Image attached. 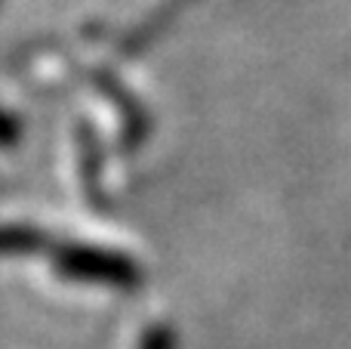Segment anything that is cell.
<instances>
[{"label":"cell","instance_id":"obj_1","mask_svg":"<svg viewBox=\"0 0 351 349\" xmlns=\"http://www.w3.org/2000/svg\"><path fill=\"white\" fill-rule=\"evenodd\" d=\"M49 263L65 282L99 284V288L133 291L142 284V269L130 254L99 245H49Z\"/></svg>","mask_w":351,"mask_h":349},{"label":"cell","instance_id":"obj_2","mask_svg":"<svg viewBox=\"0 0 351 349\" xmlns=\"http://www.w3.org/2000/svg\"><path fill=\"white\" fill-rule=\"evenodd\" d=\"M93 84L99 87V93H105L108 99H114V111L121 115V146L123 148H136L145 142L148 136V124H152V117H148V111L142 109V102L133 96V93L127 90L123 84H117L114 74L108 71H93Z\"/></svg>","mask_w":351,"mask_h":349},{"label":"cell","instance_id":"obj_3","mask_svg":"<svg viewBox=\"0 0 351 349\" xmlns=\"http://www.w3.org/2000/svg\"><path fill=\"white\" fill-rule=\"evenodd\" d=\"M191 3H194V0H160V3L154 6V10L148 12L145 19H139V22L130 28V34L123 37L121 43H117V53L127 56V59H136V56H142L148 47H154V43H158L160 37L167 34V28H170V25Z\"/></svg>","mask_w":351,"mask_h":349},{"label":"cell","instance_id":"obj_4","mask_svg":"<svg viewBox=\"0 0 351 349\" xmlns=\"http://www.w3.org/2000/svg\"><path fill=\"white\" fill-rule=\"evenodd\" d=\"M102 164H105V155L102 146H99V136L90 124L80 127V161H77V170H80V189H84V198L93 204V207H102L105 201V189H102Z\"/></svg>","mask_w":351,"mask_h":349},{"label":"cell","instance_id":"obj_5","mask_svg":"<svg viewBox=\"0 0 351 349\" xmlns=\"http://www.w3.org/2000/svg\"><path fill=\"white\" fill-rule=\"evenodd\" d=\"M49 245H53V241H49L47 232H40L37 226H22V223L0 226V260L34 257V254L49 251Z\"/></svg>","mask_w":351,"mask_h":349},{"label":"cell","instance_id":"obj_6","mask_svg":"<svg viewBox=\"0 0 351 349\" xmlns=\"http://www.w3.org/2000/svg\"><path fill=\"white\" fill-rule=\"evenodd\" d=\"M176 346H179V337H176V331L167 322L148 325L139 337V349H176Z\"/></svg>","mask_w":351,"mask_h":349},{"label":"cell","instance_id":"obj_7","mask_svg":"<svg viewBox=\"0 0 351 349\" xmlns=\"http://www.w3.org/2000/svg\"><path fill=\"white\" fill-rule=\"evenodd\" d=\"M19 136H22V124H19V117L12 115L10 109L0 105V148L16 146Z\"/></svg>","mask_w":351,"mask_h":349}]
</instances>
